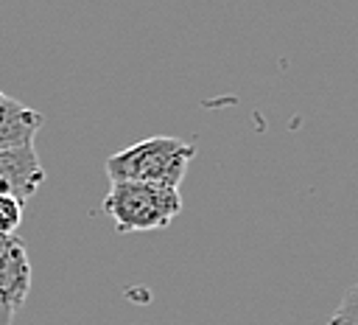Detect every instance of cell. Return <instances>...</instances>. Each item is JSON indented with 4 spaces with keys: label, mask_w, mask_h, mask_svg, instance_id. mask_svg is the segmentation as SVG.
Returning a JSON list of instances; mask_svg holds the SVG:
<instances>
[{
    "label": "cell",
    "mask_w": 358,
    "mask_h": 325,
    "mask_svg": "<svg viewBox=\"0 0 358 325\" xmlns=\"http://www.w3.org/2000/svg\"><path fill=\"white\" fill-rule=\"evenodd\" d=\"M31 289V261L17 235H0V303L17 311Z\"/></svg>",
    "instance_id": "cell-4"
},
{
    "label": "cell",
    "mask_w": 358,
    "mask_h": 325,
    "mask_svg": "<svg viewBox=\"0 0 358 325\" xmlns=\"http://www.w3.org/2000/svg\"><path fill=\"white\" fill-rule=\"evenodd\" d=\"M42 182H45V168L34 143L0 151V196H14L20 202H28Z\"/></svg>",
    "instance_id": "cell-3"
},
{
    "label": "cell",
    "mask_w": 358,
    "mask_h": 325,
    "mask_svg": "<svg viewBox=\"0 0 358 325\" xmlns=\"http://www.w3.org/2000/svg\"><path fill=\"white\" fill-rule=\"evenodd\" d=\"M22 205L14 196H0V235H17V227L22 224Z\"/></svg>",
    "instance_id": "cell-7"
},
{
    "label": "cell",
    "mask_w": 358,
    "mask_h": 325,
    "mask_svg": "<svg viewBox=\"0 0 358 325\" xmlns=\"http://www.w3.org/2000/svg\"><path fill=\"white\" fill-rule=\"evenodd\" d=\"M103 213L117 233L162 230L182 213V193L151 182H112L103 196Z\"/></svg>",
    "instance_id": "cell-2"
},
{
    "label": "cell",
    "mask_w": 358,
    "mask_h": 325,
    "mask_svg": "<svg viewBox=\"0 0 358 325\" xmlns=\"http://www.w3.org/2000/svg\"><path fill=\"white\" fill-rule=\"evenodd\" d=\"M42 123H45L42 112L25 106L22 101H17L0 90V151L34 143Z\"/></svg>",
    "instance_id": "cell-5"
},
{
    "label": "cell",
    "mask_w": 358,
    "mask_h": 325,
    "mask_svg": "<svg viewBox=\"0 0 358 325\" xmlns=\"http://www.w3.org/2000/svg\"><path fill=\"white\" fill-rule=\"evenodd\" d=\"M327 325H358V283H352L344 291V297L336 305V311L330 314Z\"/></svg>",
    "instance_id": "cell-6"
},
{
    "label": "cell",
    "mask_w": 358,
    "mask_h": 325,
    "mask_svg": "<svg viewBox=\"0 0 358 325\" xmlns=\"http://www.w3.org/2000/svg\"><path fill=\"white\" fill-rule=\"evenodd\" d=\"M193 157H196L193 143L157 134L109 154L106 177L109 182H151L162 188H179Z\"/></svg>",
    "instance_id": "cell-1"
}]
</instances>
